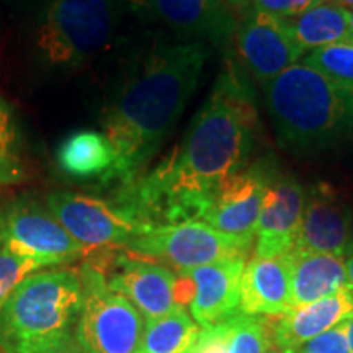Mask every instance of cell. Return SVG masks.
Listing matches in <instances>:
<instances>
[{"mask_svg": "<svg viewBox=\"0 0 353 353\" xmlns=\"http://www.w3.org/2000/svg\"><path fill=\"white\" fill-rule=\"evenodd\" d=\"M306 192L294 176L273 172L255 228V257H280L294 249Z\"/></svg>", "mask_w": 353, "mask_h": 353, "instance_id": "15", "label": "cell"}, {"mask_svg": "<svg viewBox=\"0 0 353 353\" xmlns=\"http://www.w3.org/2000/svg\"><path fill=\"white\" fill-rule=\"evenodd\" d=\"M290 309L306 306L348 288L345 257L330 254L291 252Z\"/></svg>", "mask_w": 353, "mask_h": 353, "instance_id": "20", "label": "cell"}, {"mask_svg": "<svg viewBox=\"0 0 353 353\" xmlns=\"http://www.w3.org/2000/svg\"><path fill=\"white\" fill-rule=\"evenodd\" d=\"M141 19L169 26L187 41L228 48L236 34V20L223 0H125Z\"/></svg>", "mask_w": 353, "mask_h": 353, "instance_id": "11", "label": "cell"}, {"mask_svg": "<svg viewBox=\"0 0 353 353\" xmlns=\"http://www.w3.org/2000/svg\"><path fill=\"white\" fill-rule=\"evenodd\" d=\"M296 353H352L350 343L347 337L345 322L335 325L327 332L317 335L316 339L298 347Z\"/></svg>", "mask_w": 353, "mask_h": 353, "instance_id": "27", "label": "cell"}, {"mask_svg": "<svg viewBox=\"0 0 353 353\" xmlns=\"http://www.w3.org/2000/svg\"><path fill=\"white\" fill-rule=\"evenodd\" d=\"M37 270L39 268L30 260L19 257L6 247L0 249V311L20 281Z\"/></svg>", "mask_w": 353, "mask_h": 353, "instance_id": "26", "label": "cell"}, {"mask_svg": "<svg viewBox=\"0 0 353 353\" xmlns=\"http://www.w3.org/2000/svg\"><path fill=\"white\" fill-rule=\"evenodd\" d=\"M46 206L65 231L87 250L125 249L136 236L148 231L117 203L97 196L52 192L46 196Z\"/></svg>", "mask_w": 353, "mask_h": 353, "instance_id": "9", "label": "cell"}, {"mask_svg": "<svg viewBox=\"0 0 353 353\" xmlns=\"http://www.w3.org/2000/svg\"><path fill=\"white\" fill-rule=\"evenodd\" d=\"M2 247L41 270L76 262L88 250L65 231L48 206L30 196L12 200L0 210Z\"/></svg>", "mask_w": 353, "mask_h": 353, "instance_id": "8", "label": "cell"}, {"mask_svg": "<svg viewBox=\"0 0 353 353\" xmlns=\"http://www.w3.org/2000/svg\"><path fill=\"white\" fill-rule=\"evenodd\" d=\"M303 51L353 43L350 10L327 0L291 19H281Z\"/></svg>", "mask_w": 353, "mask_h": 353, "instance_id": "21", "label": "cell"}, {"mask_svg": "<svg viewBox=\"0 0 353 353\" xmlns=\"http://www.w3.org/2000/svg\"><path fill=\"white\" fill-rule=\"evenodd\" d=\"M257 126L244 83L234 72L221 74L182 143L121 187L114 203L148 231L201 221L214 190L247 167Z\"/></svg>", "mask_w": 353, "mask_h": 353, "instance_id": "1", "label": "cell"}, {"mask_svg": "<svg viewBox=\"0 0 353 353\" xmlns=\"http://www.w3.org/2000/svg\"><path fill=\"white\" fill-rule=\"evenodd\" d=\"M114 28L117 0H39L32 43L46 68L74 70L108 46Z\"/></svg>", "mask_w": 353, "mask_h": 353, "instance_id": "5", "label": "cell"}, {"mask_svg": "<svg viewBox=\"0 0 353 353\" xmlns=\"http://www.w3.org/2000/svg\"><path fill=\"white\" fill-rule=\"evenodd\" d=\"M94 262L114 293L125 296L145 319L169 314L176 304V275L165 265L128 254L105 255Z\"/></svg>", "mask_w": 353, "mask_h": 353, "instance_id": "10", "label": "cell"}, {"mask_svg": "<svg viewBox=\"0 0 353 353\" xmlns=\"http://www.w3.org/2000/svg\"><path fill=\"white\" fill-rule=\"evenodd\" d=\"M83 304L76 337L87 353H136L145 321L125 296L114 293L94 260L79 268Z\"/></svg>", "mask_w": 353, "mask_h": 353, "instance_id": "6", "label": "cell"}, {"mask_svg": "<svg viewBox=\"0 0 353 353\" xmlns=\"http://www.w3.org/2000/svg\"><path fill=\"white\" fill-rule=\"evenodd\" d=\"M350 26H352V33H353V10H350Z\"/></svg>", "mask_w": 353, "mask_h": 353, "instance_id": "35", "label": "cell"}, {"mask_svg": "<svg viewBox=\"0 0 353 353\" xmlns=\"http://www.w3.org/2000/svg\"><path fill=\"white\" fill-rule=\"evenodd\" d=\"M268 353H296V352H294V350H288V348H275V347H273L272 348V350L270 352H268Z\"/></svg>", "mask_w": 353, "mask_h": 353, "instance_id": "33", "label": "cell"}, {"mask_svg": "<svg viewBox=\"0 0 353 353\" xmlns=\"http://www.w3.org/2000/svg\"><path fill=\"white\" fill-rule=\"evenodd\" d=\"M345 325H347L348 343H350V348H352V353H353V316L350 317V319L345 321Z\"/></svg>", "mask_w": 353, "mask_h": 353, "instance_id": "31", "label": "cell"}, {"mask_svg": "<svg viewBox=\"0 0 353 353\" xmlns=\"http://www.w3.org/2000/svg\"><path fill=\"white\" fill-rule=\"evenodd\" d=\"M198 334L196 322L179 306L157 319H145L136 353H187L195 345Z\"/></svg>", "mask_w": 353, "mask_h": 353, "instance_id": "23", "label": "cell"}, {"mask_svg": "<svg viewBox=\"0 0 353 353\" xmlns=\"http://www.w3.org/2000/svg\"><path fill=\"white\" fill-rule=\"evenodd\" d=\"M272 174L265 165L255 164L229 176L211 195L203 223L224 234L255 241V228Z\"/></svg>", "mask_w": 353, "mask_h": 353, "instance_id": "12", "label": "cell"}, {"mask_svg": "<svg viewBox=\"0 0 353 353\" xmlns=\"http://www.w3.org/2000/svg\"><path fill=\"white\" fill-rule=\"evenodd\" d=\"M0 249H2V234H0Z\"/></svg>", "mask_w": 353, "mask_h": 353, "instance_id": "36", "label": "cell"}, {"mask_svg": "<svg viewBox=\"0 0 353 353\" xmlns=\"http://www.w3.org/2000/svg\"><path fill=\"white\" fill-rule=\"evenodd\" d=\"M206 44L156 46L138 61L110 100L103 132L114 149L112 179L121 187L148 170L195 94L208 59Z\"/></svg>", "mask_w": 353, "mask_h": 353, "instance_id": "2", "label": "cell"}, {"mask_svg": "<svg viewBox=\"0 0 353 353\" xmlns=\"http://www.w3.org/2000/svg\"><path fill=\"white\" fill-rule=\"evenodd\" d=\"M345 265H347V278H348V290L353 294V244L348 249V252L345 255Z\"/></svg>", "mask_w": 353, "mask_h": 353, "instance_id": "30", "label": "cell"}, {"mask_svg": "<svg viewBox=\"0 0 353 353\" xmlns=\"http://www.w3.org/2000/svg\"><path fill=\"white\" fill-rule=\"evenodd\" d=\"M234 41L242 63L262 83L280 76L304 54L283 20L259 10L237 26Z\"/></svg>", "mask_w": 353, "mask_h": 353, "instance_id": "13", "label": "cell"}, {"mask_svg": "<svg viewBox=\"0 0 353 353\" xmlns=\"http://www.w3.org/2000/svg\"><path fill=\"white\" fill-rule=\"evenodd\" d=\"M330 2L339 3V6H342L345 8H353V0H330Z\"/></svg>", "mask_w": 353, "mask_h": 353, "instance_id": "32", "label": "cell"}, {"mask_svg": "<svg viewBox=\"0 0 353 353\" xmlns=\"http://www.w3.org/2000/svg\"><path fill=\"white\" fill-rule=\"evenodd\" d=\"M352 316L353 294L348 288L306 306L288 309L283 316L275 317V347L296 350Z\"/></svg>", "mask_w": 353, "mask_h": 353, "instance_id": "18", "label": "cell"}, {"mask_svg": "<svg viewBox=\"0 0 353 353\" xmlns=\"http://www.w3.org/2000/svg\"><path fill=\"white\" fill-rule=\"evenodd\" d=\"M254 241L224 234L203 221L152 228L136 236L125 249L136 257L187 272L228 259H247Z\"/></svg>", "mask_w": 353, "mask_h": 353, "instance_id": "7", "label": "cell"}, {"mask_svg": "<svg viewBox=\"0 0 353 353\" xmlns=\"http://www.w3.org/2000/svg\"><path fill=\"white\" fill-rule=\"evenodd\" d=\"M0 353H8V352H6V350H2V348H0Z\"/></svg>", "mask_w": 353, "mask_h": 353, "instance_id": "37", "label": "cell"}, {"mask_svg": "<svg viewBox=\"0 0 353 353\" xmlns=\"http://www.w3.org/2000/svg\"><path fill=\"white\" fill-rule=\"evenodd\" d=\"M350 245L352 210L341 192L329 183L309 188L301 226L291 252L345 257Z\"/></svg>", "mask_w": 353, "mask_h": 353, "instance_id": "14", "label": "cell"}, {"mask_svg": "<svg viewBox=\"0 0 353 353\" xmlns=\"http://www.w3.org/2000/svg\"><path fill=\"white\" fill-rule=\"evenodd\" d=\"M187 353H192V350H190V352H187Z\"/></svg>", "mask_w": 353, "mask_h": 353, "instance_id": "38", "label": "cell"}, {"mask_svg": "<svg viewBox=\"0 0 353 353\" xmlns=\"http://www.w3.org/2000/svg\"><path fill=\"white\" fill-rule=\"evenodd\" d=\"M303 64L319 70L342 90L353 94V43H339L311 51Z\"/></svg>", "mask_w": 353, "mask_h": 353, "instance_id": "25", "label": "cell"}, {"mask_svg": "<svg viewBox=\"0 0 353 353\" xmlns=\"http://www.w3.org/2000/svg\"><path fill=\"white\" fill-rule=\"evenodd\" d=\"M263 92L276 138L291 151L325 148L348 121L350 94L303 63L265 82Z\"/></svg>", "mask_w": 353, "mask_h": 353, "instance_id": "4", "label": "cell"}, {"mask_svg": "<svg viewBox=\"0 0 353 353\" xmlns=\"http://www.w3.org/2000/svg\"><path fill=\"white\" fill-rule=\"evenodd\" d=\"M229 2L234 3V6H242V3H244V0H229Z\"/></svg>", "mask_w": 353, "mask_h": 353, "instance_id": "34", "label": "cell"}, {"mask_svg": "<svg viewBox=\"0 0 353 353\" xmlns=\"http://www.w3.org/2000/svg\"><path fill=\"white\" fill-rule=\"evenodd\" d=\"M291 299L290 254L254 257L245 265L241 281V312L249 316H283Z\"/></svg>", "mask_w": 353, "mask_h": 353, "instance_id": "17", "label": "cell"}, {"mask_svg": "<svg viewBox=\"0 0 353 353\" xmlns=\"http://www.w3.org/2000/svg\"><path fill=\"white\" fill-rule=\"evenodd\" d=\"M51 353H87L85 350H83V347L79 343L77 337L74 339V341H70L65 343V345H63L61 348H57V350L51 352Z\"/></svg>", "mask_w": 353, "mask_h": 353, "instance_id": "29", "label": "cell"}, {"mask_svg": "<svg viewBox=\"0 0 353 353\" xmlns=\"http://www.w3.org/2000/svg\"><path fill=\"white\" fill-rule=\"evenodd\" d=\"M83 304L79 270L30 273L0 311V348L8 353H51L76 339Z\"/></svg>", "mask_w": 353, "mask_h": 353, "instance_id": "3", "label": "cell"}, {"mask_svg": "<svg viewBox=\"0 0 353 353\" xmlns=\"http://www.w3.org/2000/svg\"><path fill=\"white\" fill-rule=\"evenodd\" d=\"M23 136L13 108L0 97V187L25 182Z\"/></svg>", "mask_w": 353, "mask_h": 353, "instance_id": "24", "label": "cell"}, {"mask_svg": "<svg viewBox=\"0 0 353 353\" xmlns=\"http://www.w3.org/2000/svg\"><path fill=\"white\" fill-rule=\"evenodd\" d=\"M275 347V317L239 314L198 334L192 353H268Z\"/></svg>", "mask_w": 353, "mask_h": 353, "instance_id": "19", "label": "cell"}, {"mask_svg": "<svg viewBox=\"0 0 353 353\" xmlns=\"http://www.w3.org/2000/svg\"><path fill=\"white\" fill-rule=\"evenodd\" d=\"M324 2L327 0H252L254 10L265 12L276 19H291Z\"/></svg>", "mask_w": 353, "mask_h": 353, "instance_id": "28", "label": "cell"}, {"mask_svg": "<svg viewBox=\"0 0 353 353\" xmlns=\"http://www.w3.org/2000/svg\"><path fill=\"white\" fill-rule=\"evenodd\" d=\"M245 259H228L180 272L193 285L190 316L206 329L241 312V281Z\"/></svg>", "mask_w": 353, "mask_h": 353, "instance_id": "16", "label": "cell"}, {"mask_svg": "<svg viewBox=\"0 0 353 353\" xmlns=\"http://www.w3.org/2000/svg\"><path fill=\"white\" fill-rule=\"evenodd\" d=\"M57 165L79 180L112 179L114 149L105 132L77 131L61 143L56 154Z\"/></svg>", "mask_w": 353, "mask_h": 353, "instance_id": "22", "label": "cell"}]
</instances>
